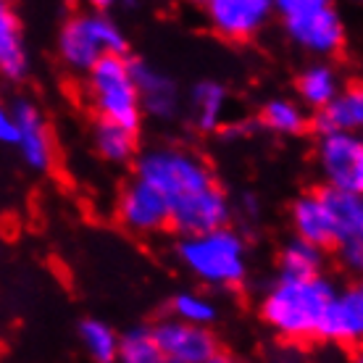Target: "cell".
Listing matches in <instances>:
<instances>
[{"mask_svg": "<svg viewBox=\"0 0 363 363\" xmlns=\"http://www.w3.org/2000/svg\"><path fill=\"white\" fill-rule=\"evenodd\" d=\"M337 287L340 284L332 277L290 279L277 274L258 300V316L284 342H313Z\"/></svg>", "mask_w": 363, "mask_h": 363, "instance_id": "cell-1", "label": "cell"}, {"mask_svg": "<svg viewBox=\"0 0 363 363\" xmlns=\"http://www.w3.org/2000/svg\"><path fill=\"white\" fill-rule=\"evenodd\" d=\"M174 255L184 272L211 290H237L250 277V245L237 227L179 237Z\"/></svg>", "mask_w": 363, "mask_h": 363, "instance_id": "cell-2", "label": "cell"}, {"mask_svg": "<svg viewBox=\"0 0 363 363\" xmlns=\"http://www.w3.org/2000/svg\"><path fill=\"white\" fill-rule=\"evenodd\" d=\"M129 40L106 6L74 9L66 13L55 32V55L72 74L90 72L103 58L127 55Z\"/></svg>", "mask_w": 363, "mask_h": 363, "instance_id": "cell-3", "label": "cell"}, {"mask_svg": "<svg viewBox=\"0 0 363 363\" xmlns=\"http://www.w3.org/2000/svg\"><path fill=\"white\" fill-rule=\"evenodd\" d=\"M274 21L281 37L311 61H332L347 45L345 16L332 0H277Z\"/></svg>", "mask_w": 363, "mask_h": 363, "instance_id": "cell-4", "label": "cell"}, {"mask_svg": "<svg viewBox=\"0 0 363 363\" xmlns=\"http://www.w3.org/2000/svg\"><path fill=\"white\" fill-rule=\"evenodd\" d=\"M132 169V179L145 182L158 195H164L169 206L218 182L208 161L182 143H158L140 150Z\"/></svg>", "mask_w": 363, "mask_h": 363, "instance_id": "cell-5", "label": "cell"}, {"mask_svg": "<svg viewBox=\"0 0 363 363\" xmlns=\"http://www.w3.org/2000/svg\"><path fill=\"white\" fill-rule=\"evenodd\" d=\"M84 100L98 121H108L140 132L143 127V106L132 77L129 55H111L82 77Z\"/></svg>", "mask_w": 363, "mask_h": 363, "instance_id": "cell-6", "label": "cell"}, {"mask_svg": "<svg viewBox=\"0 0 363 363\" xmlns=\"http://www.w3.org/2000/svg\"><path fill=\"white\" fill-rule=\"evenodd\" d=\"M313 166L321 187L363 192V140L361 135H321L313 145Z\"/></svg>", "mask_w": 363, "mask_h": 363, "instance_id": "cell-7", "label": "cell"}, {"mask_svg": "<svg viewBox=\"0 0 363 363\" xmlns=\"http://www.w3.org/2000/svg\"><path fill=\"white\" fill-rule=\"evenodd\" d=\"M203 18L218 40L245 45L274 21V0H206Z\"/></svg>", "mask_w": 363, "mask_h": 363, "instance_id": "cell-8", "label": "cell"}, {"mask_svg": "<svg viewBox=\"0 0 363 363\" xmlns=\"http://www.w3.org/2000/svg\"><path fill=\"white\" fill-rule=\"evenodd\" d=\"M169 216H172L169 229H174L179 237H195L229 227L232 216H235V206H232L227 190L216 182L203 192H195L190 198L172 203Z\"/></svg>", "mask_w": 363, "mask_h": 363, "instance_id": "cell-9", "label": "cell"}, {"mask_svg": "<svg viewBox=\"0 0 363 363\" xmlns=\"http://www.w3.org/2000/svg\"><path fill=\"white\" fill-rule=\"evenodd\" d=\"M11 116L16 127V150L21 161L37 174H45L55 164V140L40 103L21 95L11 103Z\"/></svg>", "mask_w": 363, "mask_h": 363, "instance_id": "cell-10", "label": "cell"}, {"mask_svg": "<svg viewBox=\"0 0 363 363\" xmlns=\"http://www.w3.org/2000/svg\"><path fill=\"white\" fill-rule=\"evenodd\" d=\"M132 77L137 84L143 116H150L155 121H177L184 111V95L177 77L155 66L147 58H132Z\"/></svg>", "mask_w": 363, "mask_h": 363, "instance_id": "cell-11", "label": "cell"}, {"mask_svg": "<svg viewBox=\"0 0 363 363\" xmlns=\"http://www.w3.org/2000/svg\"><path fill=\"white\" fill-rule=\"evenodd\" d=\"M150 329L164 363H208L221 350L213 329L190 327L172 316L158 318Z\"/></svg>", "mask_w": 363, "mask_h": 363, "instance_id": "cell-12", "label": "cell"}, {"mask_svg": "<svg viewBox=\"0 0 363 363\" xmlns=\"http://www.w3.org/2000/svg\"><path fill=\"white\" fill-rule=\"evenodd\" d=\"M316 340L340 347H358L363 340V287L361 281H347L337 287L324 308Z\"/></svg>", "mask_w": 363, "mask_h": 363, "instance_id": "cell-13", "label": "cell"}, {"mask_svg": "<svg viewBox=\"0 0 363 363\" xmlns=\"http://www.w3.org/2000/svg\"><path fill=\"white\" fill-rule=\"evenodd\" d=\"M118 224L132 235H161L169 229V203L145 182L129 179L116 200Z\"/></svg>", "mask_w": 363, "mask_h": 363, "instance_id": "cell-14", "label": "cell"}, {"mask_svg": "<svg viewBox=\"0 0 363 363\" xmlns=\"http://www.w3.org/2000/svg\"><path fill=\"white\" fill-rule=\"evenodd\" d=\"M229 103L232 92L216 77H203L184 92V113L198 135H218L229 118Z\"/></svg>", "mask_w": 363, "mask_h": 363, "instance_id": "cell-15", "label": "cell"}, {"mask_svg": "<svg viewBox=\"0 0 363 363\" xmlns=\"http://www.w3.org/2000/svg\"><path fill=\"white\" fill-rule=\"evenodd\" d=\"M32 72L24 24L16 6L0 0V79L6 82H24Z\"/></svg>", "mask_w": 363, "mask_h": 363, "instance_id": "cell-16", "label": "cell"}, {"mask_svg": "<svg viewBox=\"0 0 363 363\" xmlns=\"http://www.w3.org/2000/svg\"><path fill=\"white\" fill-rule=\"evenodd\" d=\"M290 227L292 237L306 240L311 245L321 247V250H332L335 247V235H332V221H329L327 206L318 195V187L300 192L298 198L290 203Z\"/></svg>", "mask_w": 363, "mask_h": 363, "instance_id": "cell-17", "label": "cell"}, {"mask_svg": "<svg viewBox=\"0 0 363 363\" xmlns=\"http://www.w3.org/2000/svg\"><path fill=\"white\" fill-rule=\"evenodd\" d=\"M345 87L342 72L335 61H308L295 77V100L306 111H321Z\"/></svg>", "mask_w": 363, "mask_h": 363, "instance_id": "cell-18", "label": "cell"}, {"mask_svg": "<svg viewBox=\"0 0 363 363\" xmlns=\"http://www.w3.org/2000/svg\"><path fill=\"white\" fill-rule=\"evenodd\" d=\"M363 127V90L345 84L332 103L311 116V129L321 135H361Z\"/></svg>", "mask_w": 363, "mask_h": 363, "instance_id": "cell-19", "label": "cell"}, {"mask_svg": "<svg viewBox=\"0 0 363 363\" xmlns=\"http://www.w3.org/2000/svg\"><path fill=\"white\" fill-rule=\"evenodd\" d=\"M318 195L324 200L332 221V235H335V247L345 242H358L363 240V195L342 190H329L318 184ZM332 247V250H335Z\"/></svg>", "mask_w": 363, "mask_h": 363, "instance_id": "cell-20", "label": "cell"}, {"mask_svg": "<svg viewBox=\"0 0 363 363\" xmlns=\"http://www.w3.org/2000/svg\"><path fill=\"white\" fill-rule=\"evenodd\" d=\"M253 121L258 129L277 137H303L311 132V113L287 95L264 100Z\"/></svg>", "mask_w": 363, "mask_h": 363, "instance_id": "cell-21", "label": "cell"}, {"mask_svg": "<svg viewBox=\"0 0 363 363\" xmlns=\"http://www.w3.org/2000/svg\"><path fill=\"white\" fill-rule=\"evenodd\" d=\"M92 150L98 153V158H103L106 164L113 166H127L132 164L140 153V132L118 124H108V121H92L90 129Z\"/></svg>", "mask_w": 363, "mask_h": 363, "instance_id": "cell-22", "label": "cell"}, {"mask_svg": "<svg viewBox=\"0 0 363 363\" xmlns=\"http://www.w3.org/2000/svg\"><path fill=\"white\" fill-rule=\"evenodd\" d=\"M329 253L321 247L311 245L306 240L290 237L279 245L277 253V272L279 277H290V279H311V277H324Z\"/></svg>", "mask_w": 363, "mask_h": 363, "instance_id": "cell-23", "label": "cell"}, {"mask_svg": "<svg viewBox=\"0 0 363 363\" xmlns=\"http://www.w3.org/2000/svg\"><path fill=\"white\" fill-rule=\"evenodd\" d=\"M169 311H172L169 316L190 327L213 329V324L218 321V303L208 292L200 290H179L169 303Z\"/></svg>", "mask_w": 363, "mask_h": 363, "instance_id": "cell-24", "label": "cell"}, {"mask_svg": "<svg viewBox=\"0 0 363 363\" xmlns=\"http://www.w3.org/2000/svg\"><path fill=\"white\" fill-rule=\"evenodd\" d=\"M79 342L92 363H116L118 329L98 316L79 321Z\"/></svg>", "mask_w": 363, "mask_h": 363, "instance_id": "cell-25", "label": "cell"}, {"mask_svg": "<svg viewBox=\"0 0 363 363\" xmlns=\"http://www.w3.org/2000/svg\"><path fill=\"white\" fill-rule=\"evenodd\" d=\"M116 363H164L150 324H135L118 332Z\"/></svg>", "mask_w": 363, "mask_h": 363, "instance_id": "cell-26", "label": "cell"}, {"mask_svg": "<svg viewBox=\"0 0 363 363\" xmlns=\"http://www.w3.org/2000/svg\"><path fill=\"white\" fill-rule=\"evenodd\" d=\"M332 253L337 255V264L342 266L347 274H361L363 272V240H358V242H345V245H337Z\"/></svg>", "mask_w": 363, "mask_h": 363, "instance_id": "cell-27", "label": "cell"}, {"mask_svg": "<svg viewBox=\"0 0 363 363\" xmlns=\"http://www.w3.org/2000/svg\"><path fill=\"white\" fill-rule=\"evenodd\" d=\"M255 121L253 118H227V124L218 129V137H221V143H240V140H245L255 132Z\"/></svg>", "mask_w": 363, "mask_h": 363, "instance_id": "cell-28", "label": "cell"}, {"mask_svg": "<svg viewBox=\"0 0 363 363\" xmlns=\"http://www.w3.org/2000/svg\"><path fill=\"white\" fill-rule=\"evenodd\" d=\"M0 145H16V127H13L11 106L3 98H0Z\"/></svg>", "mask_w": 363, "mask_h": 363, "instance_id": "cell-29", "label": "cell"}, {"mask_svg": "<svg viewBox=\"0 0 363 363\" xmlns=\"http://www.w3.org/2000/svg\"><path fill=\"white\" fill-rule=\"evenodd\" d=\"M240 208H242V213H245L250 221H255V218L261 216V203H258V198H255L253 192H245V195L240 198Z\"/></svg>", "mask_w": 363, "mask_h": 363, "instance_id": "cell-30", "label": "cell"}, {"mask_svg": "<svg viewBox=\"0 0 363 363\" xmlns=\"http://www.w3.org/2000/svg\"><path fill=\"white\" fill-rule=\"evenodd\" d=\"M208 363H255L250 358H242V355H235V353H227V350H218Z\"/></svg>", "mask_w": 363, "mask_h": 363, "instance_id": "cell-31", "label": "cell"}]
</instances>
